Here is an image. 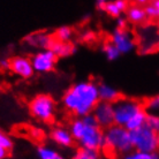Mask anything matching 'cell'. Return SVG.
<instances>
[{
    "instance_id": "277c9868",
    "label": "cell",
    "mask_w": 159,
    "mask_h": 159,
    "mask_svg": "<svg viewBox=\"0 0 159 159\" xmlns=\"http://www.w3.org/2000/svg\"><path fill=\"white\" fill-rule=\"evenodd\" d=\"M114 108V123L119 126H126L129 120L139 112L143 111L144 105L136 99L121 98L113 103Z\"/></svg>"
},
{
    "instance_id": "3957f363",
    "label": "cell",
    "mask_w": 159,
    "mask_h": 159,
    "mask_svg": "<svg viewBox=\"0 0 159 159\" xmlns=\"http://www.w3.org/2000/svg\"><path fill=\"white\" fill-rule=\"evenodd\" d=\"M130 139L135 151L156 153L159 150V134L150 129L147 125L136 130H131Z\"/></svg>"
},
{
    "instance_id": "4fadbf2b",
    "label": "cell",
    "mask_w": 159,
    "mask_h": 159,
    "mask_svg": "<svg viewBox=\"0 0 159 159\" xmlns=\"http://www.w3.org/2000/svg\"><path fill=\"white\" fill-rule=\"evenodd\" d=\"M50 50H52L58 58H66V57H70L75 53L76 46L70 44V42H60V40L54 39Z\"/></svg>"
},
{
    "instance_id": "d6a6232c",
    "label": "cell",
    "mask_w": 159,
    "mask_h": 159,
    "mask_svg": "<svg viewBox=\"0 0 159 159\" xmlns=\"http://www.w3.org/2000/svg\"><path fill=\"white\" fill-rule=\"evenodd\" d=\"M151 4L153 5L156 7V9H157V13H158V17H159V0H152Z\"/></svg>"
},
{
    "instance_id": "83f0119b",
    "label": "cell",
    "mask_w": 159,
    "mask_h": 159,
    "mask_svg": "<svg viewBox=\"0 0 159 159\" xmlns=\"http://www.w3.org/2000/svg\"><path fill=\"white\" fill-rule=\"evenodd\" d=\"M73 159H95V158H91V157H88L85 153H84L81 149H80L79 151L76 152L75 155H74V157H73Z\"/></svg>"
},
{
    "instance_id": "8992f818",
    "label": "cell",
    "mask_w": 159,
    "mask_h": 159,
    "mask_svg": "<svg viewBox=\"0 0 159 159\" xmlns=\"http://www.w3.org/2000/svg\"><path fill=\"white\" fill-rule=\"evenodd\" d=\"M81 148H88V149H96L100 150L105 147V139H104V131L99 125H85L82 134L77 139Z\"/></svg>"
},
{
    "instance_id": "836d02e7",
    "label": "cell",
    "mask_w": 159,
    "mask_h": 159,
    "mask_svg": "<svg viewBox=\"0 0 159 159\" xmlns=\"http://www.w3.org/2000/svg\"><path fill=\"white\" fill-rule=\"evenodd\" d=\"M151 159H159V156L157 155V152H156V153H153V155H152Z\"/></svg>"
},
{
    "instance_id": "5b68a950",
    "label": "cell",
    "mask_w": 159,
    "mask_h": 159,
    "mask_svg": "<svg viewBox=\"0 0 159 159\" xmlns=\"http://www.w3.org/2000/svg\"><path fill=\"white\" fill-rule=\"evenodd\" d=\"M56 102L48 95H37L29 103V111L34 118L39 121L48 122L53 119Z\"/></svg>"
},
{
    "instance_id": "484cf974",
    "label": "cell",
    "mask_w": 159,
    "mask_h": 159,
    "mask_svg": "<svg viewBox=\"0 0 159 159\" xmlns=\"http://www.w3.org/2000/svg\"><path fill=\"white\" fill-rule=\"evenodd\" d=\"M114 4L116 5V7L120 9V12H126L127 8L129 7L128 6V1L127 0H114Z\"/></svg>"
},
{
    "instance_id": "9c48e42d",
    "label": "cell",
    "mask_w": 159,
    "mask_h": 159,
    "mask_svg": "<svg viewBox=\"0 0 159 159\" xmlns=\"http://www.w3.org/2000/svg\"><path fill=\"white\" fill-rule=\"evenodd\" d=\"M102 128H108L114 123V108L113 103L99 100L91 112Z\"/></svg>"
},
{
    "instance_id": "7402d4cb",
    "label": "cell",
    "mask_w": 159,
    "mask_h": 159,
    "mask_svg": "<svg viewBox=\"0 0 159 159\" xmlns=\"http://www.w3.org/2000/svg\"><path fill=\"white\" fill-rule=\"evenodd\" d=\"M145 125H147L150 129H152L153 131H156V133L159 134V116H156V114H148Z\"/></svg>"
},
{
    "instance_id": "4316f807",
    "label": "cell",
    "mask_w": 159,
    "mask_h": 159,
    "mask_svg": "<svg viewBox=\"0 0 159 159\" xmlns=\"http://www.w3.org/2000/svg\"><path fill=\"white\" fill-rule=\"evenodd\" d=\"M116 27L119 29H126L127 27V22H126V19H123L121 16L116 17Z\"/></svg>"
},
{
    "instance_id": "52a82bcc",
    "label": "cell",
    "mask_w": 159,
    "mask_h": 159,
    "mask_svg": "<svg viewBox=\"0 0 159 159\" xmlns=\"http://www.w3.org/2000/svg\"><path fill=\"white\" fill-rule=\"evenodd\" d=\"M58 57L52 50H42L31 58L32 67L37 73H48L54 69Z\"/></svg>"
},
{
    "instance_id": "e575fe53",
    "label": "cell",
    "mask_w": 159,
    "mask_h": 159,
    "mask_svg": "<svg viewBox=\"0 0 159 159\" xmlns=\"http://www.w3.org/2000/svg\"><path fill=\"white\" fill-rule=\"evenodd\" d=\"M157 45H158V48H159V40H158V44H157Z\"/></svg>"
},
{
    "instance_id": "cb8c5ba5",
    "label": "cell",
    "mask_w": 159,
    "mask_h": 159,
    "mask_svg": "<svg viewBox=\"0 0 159 159\" xmlns=\"http://www.w3.org/2000/svg\"><path fill=\"white\" fill-rule=\"evenodd\" d=\"M153 153H148V152H141V151H134L125 153L121 159H151Z\"/></svg>"
},
{
    "instance_id": "d4e9b609",
    "label": "cell",
    "mask_w": 159,
    "mask_h": 159,
    "mask_svg": "<svg viewBox=\"0 0 159 159\" xmlns=\"http://www.w3.org/2000/svg\"><path fill=\"white\" fill-rule=\"evenodd\" d=\"M144 11H145L147 17H150V19H156V17H158L157 9H156V7L151 4V2L144 6Z\"/></svg>"
},
{
    "instance_id": "ac0fdd59",
    "label": "cell",
    "mask_w": 159,
    "mask_h": 159,
    "mask_svg": "<svg viewBox=\"0 0 159 159\" xmlns=\"http://www.w3.org/2000/svg\"><path fill=\"white\" fill-rule=\"evenodd\" d=\"M73 36H74V30L68 25L59 27L54 31V35H53L54 39L60 40V42H70Z\"/></svg>"
},
{
    "instance_id": "f546056e",
    "label": "cell",
    "mask_w": 159,
    "mask_h": 159,
    "mask_svg": "<svg viewBox=\"0 0 159 159\" xmlns=\"http://www.w3.org/2000/svg\"><path fill=\"white\" fill-rule=\"evenodd\" d=\"M107 2V0H96V5H97V7L98 8H102L103 9L105 4Z\"/></svg>"
},
{
    "instance_id": "2e32d148",
    "label": "cell",
    "mask_w": 159,
    "mask_h": 159,
    "mask_svg": "<svg viewBox=\"0 0 159 159\" xmlns=\"http://www.w3.org/2000/svg\"><path fill=\"white\" fill-rule=\"evenodd\" d=\"M147 116H148V113L145 112V110L139 112L135 116H133V118L128 121L127 125L125 126V128H126V129H128L129 131L139 129V128H141L142 126H144V125H145V121H147Z\"/></svg>"
},
{
    "instance_id": "7c38bea8",
    "label": "cell",
    "mask_w": 159,
    "mask_h": 159,
    "mask_svg": "<svg viewBox=\"0 0 159 159\" xmlns=\"http://www.w3.org/2000/svg\"><path fill=\"white\" fill-rule=\"evenodd\" d=\"M50 136L57 144H59L61 147H72L74 143V137H73L72 133L67 130L66 128H54L51 131Z\"/></svg>"
},
{
    "instance_id": "7a4b0ae2",
    "label": "cell",
    "mask_w": 159,
    "mask_h": 159,
    "mask_svg": "<svg viewBox=\"0 0 159 159\" xmlns=\"http://www.w3.org/2000/svg\"><path fill=\"white\" fill-rule=\"evenodd\" d=\"M105 147L111 149L116 153H128L133 150V143L130 139V131L123 126L113 123L104 131Z\"/></svg>"
},
{
    "instance_id": "30bf717a",
    "label": "cell",
    "mask_w": 159,
    "mask_h": 159,
    "mask_svg": "<svg viewBox=\"0 0 159 159\" xmlns=\"http://www.w3.org/2000/svg\"><path fill=\"white\" fill-rule=\"evenodd\" d=\"M14 74L21 76L23 79H29L34 75L35 69L32 67L31 59L25 57H14L11 59V68Z\"/></svg>"
},
{
    "instance_id": "44dd1931",
    "label": "cell",
    "mask_w": 159,
    "mask_h": 159,
    "mask_svg": "<svg viewBox=\"0 0 159 159\" xmlns=\"http://www.w3.org/2000/svg\"><path fill=\"white\" fill-rule=\"evenodd\" d=\"M0 147L2 148V149H5V150L8 152L11 151L13 149V147H14L13 139L2 130H0Z\"/></svg>"
},
{
    "instance_id": "9a60e30c",
    "label": "cell",
    "mask_w": 159,
    "mask_h": 159,
    "mask_svg": "<svg viewBox=\"0 0 159 159\" xmlns=\"http://www.w3.org/2000/svg\"><path fill=\"white\" fill-rule=\"evenodd\" d=\"M126 15H127V20L130 21L131 23H141L147 19L144 7L139 5L129 6L126 11Z\"/></svg>"
},
{
    "instance_id": "e0dca14e",
    "label": "cell",
    "mask_w": 159,
    "mask_h": 159,
    "mask_svg": "<svg viewBox=\"0 0 159 159\" xmlns=\"http://www.w3.org/2000/svg\"><path fill=\"white\" fill-rule=\"evenodd\" d=\"M37 156L39 159H66L54 149L45 147V145L37 148Z\"/></svg>"
},
{
    "instance_id": "ffe728a7",
    "label": "cell",
    "mask_w": 159,
    "mask_h": 159,
    "mask_svg": "<svg viewBox=\"0 0 159 159\" xmlns=\"http://www.w3.org/2000/svg\"><path fill=\"white\" fill-rule=\"evenodd\" d=\"M103 52L105 57L107 58L110 61H114L121 56V53L118 48H116V45L112 43H106L105 45L103 46Z\"/></svg>"
},
{
    "instance_id": "d6986e66",
    "label": "cell",
    "mask_w": 159,
    "mask_h": 159,
    "mask_svg": "<svg viewBox=\"0 0 159 159\" xmlns=\"http://www.w3.org/2000/svg\"><path fill=\"white\" fill-rule=\"evenodd\" d=\"M144 105V110L148 114H156L159 116V96L151 97L149 99L145 100Z\"/></svg>"
},
{
    "instance_id": "6da1fadb",
    "label": "cell",
    "mask_w": 159,
    "mask_h": 159,
    "mask_svg": "<svg viewBox=\"0 0 159 159\" xmlns=\"http://www.w3.org/2000/svg\"><path fill=\"white\" fill-rule=\"evenodd\" d=\"M98 102V84L93 81H81L73 84L62 97L65 107L79 118L91 113Z\"/></svg>"
},
{
    "instance_id": "5bb4252c",
    "label": "cell",
    "mask_w": 159,
    "mask_h": 159,
    "mask_svg": "<svg viewBox=\"0 0 159 159\" xmlns=\"http://www.w3.org/2000/svg\"><path fill=\"white\" fill-rule=\"evenodd\" d=\"M98 93H99V100L107 102V103H114L120 98V93L114 87H112L107 83L98 84Z\"/></svg>"
},
{
    "instance_id": "ba28073f",
    "label": "cell",
    "mask_w": 159,
    "mask_h": 159,
    "mask_svg": "<svg viewBox=\"0 0 159 159\" xmlns=\"http://www.w3.org/2000/svg\"><path fill=\"white\" fill-rule=\"evenodd\" d=\"M111 43L116 45V48L121 54H127L135 50L136 43L134 37L127 29L116 28L111 36Z\"/></svg>"
},
{
    "instance_id": "603a6c76",
    "label": "cell",
    "mask_w": 159,
    "mask_h": 159,
    "mask_svg": "<svg viewBox=\"0 0 159 159\" xmlns=\"http://www.w3.org/2000/svg\"><path fill=\"white\" fill-rule=\"evenodd\" d=\"M105 12L107 13L110 16H113V17H119L121 16V12H120V9L116 7V5L114 4V1H110V2H106L105 6L103 8Z\"/></svg>"
},
{
    "instance_id": "f1b7e54d",
    "label": "cell",
    "mask_w": 159,
    "mask_h": 159,
    "mask_svg": "<svg viewBox=\"0 0 159 159\" xmlns=\"http://www.w3.org/2000/svg\"><path fill=\"white\" fill-rule=\"evenodd\" d=\"M0 68H2V69H9L11 68V60L0 59Z\"/></svg>"
},
{
    "instance_id": "1f68e13d",
    "label": "cell",
    "mask_w": 159,
    "mask_h": 159,
    "mask_svg": "<svg viewBox=\"0 0 159 159\" xmlns=\"http://www.w3.org/2000/svg\"><path fill=\"white\" fill-rule=\"evenodd\" d=\"M134 1H135L136 2V5H139V6H145V5H148L149 4V1H150V0H134Z\"/></svg>"
},
{
    "instance_id": "4dcf8cb0",
    "label": "cell",
    "mask_w": 159,
    "mask_h": 159,
    "mask_svg": "<svg viewBox=\"0 0 159 159\" xmlns=\"http://www.w3.org/2000/svg\"><path fill=\"white\" fill-rule=\"evenodd\" d=\"M8 156V151H6L5 149L0 147V159H5Z\"/></svg>"
},
{
    "instance_id": "8fae6325",
    "label": "cell",
    "mask_w": 159,
    "mask_h": 159,
    "mask_svg": "<svg viewBox=\"0 0 159 159\" xmlns=\"http://www.w3.org/2000/svg\"><path fill=\"white\" fill-rule=\"evenodd\" d=\"M24 42L32 48L48 50V48H51L52 44L54 42V37L46 32H35V34H30L25 37Z\"/></svg>"
}]
</instances>
